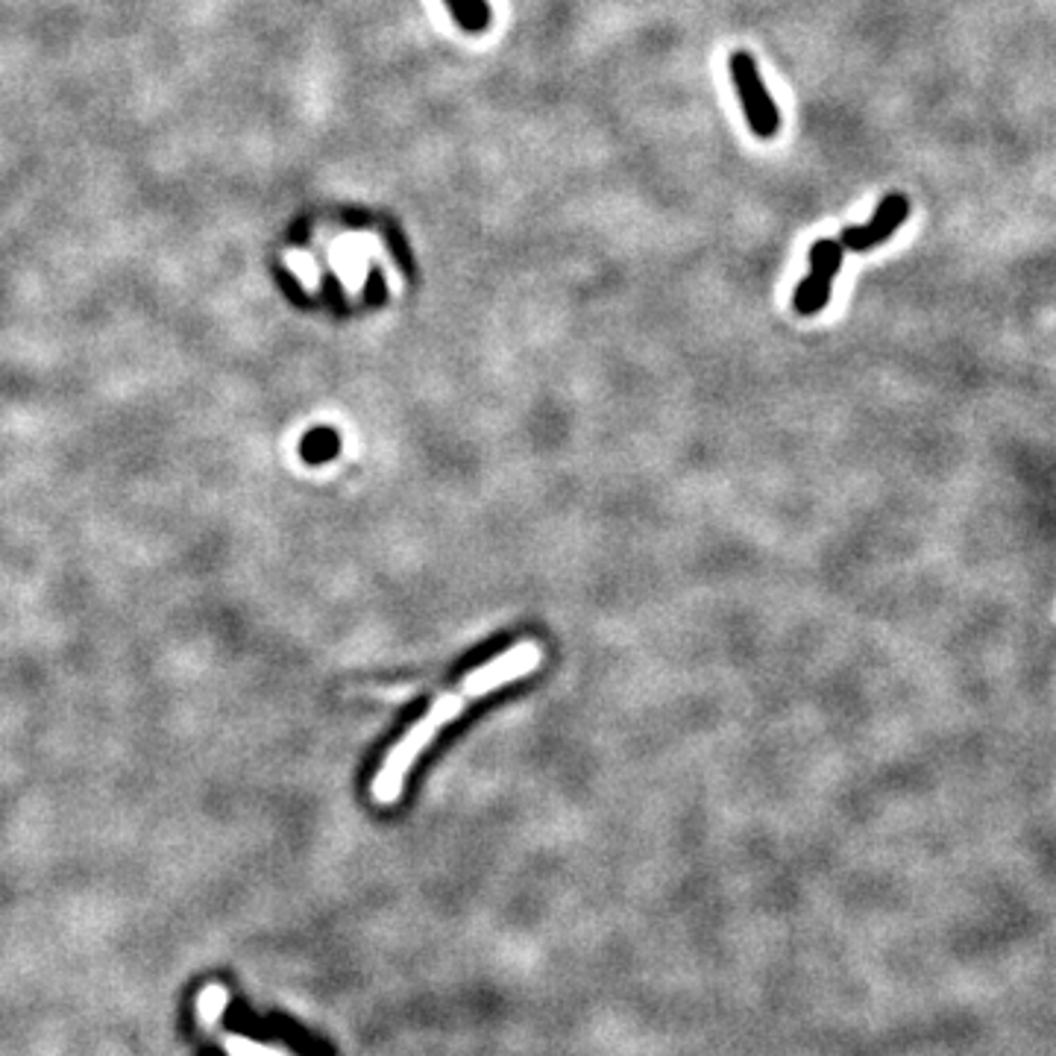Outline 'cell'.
Instances as JSON below:
<instances>
[{
  "label": "cell",
  "instance_id": "6",
  "mask_svg": "<svg viewBox=\"0 0 1056 1056\" xmlns=\"http://www.w3.org/2000/svg\"><path fill=\"white\" fill-rule=\"evenodd\" d=\"M305 446H318V450L305 452V455H309L312 461H323L326 455H332V452H335V434L318 432L314 438H309V441H305Z\"/></svg>",
  "mask_w": 1056,
  "mask_h": 1056
},
{
  "label": "cell",
  "instance_id": "5",
  "mask_svg": "<svg viewBox=\"0 0 1056 1056\" xmlns=\"http://www.w3.org/2000/svg\"><path fill=\"white\" fill-rule=\"evenodd\" d=\"M446 9H450V16L455 18V24L464 30V33H487V27L493 21L491 3L487 0H443Z\"/></svg>",
  "mask_w": 1056,
  "mask_h": 1056
},
{
  "label": "cell",
  "instance_id": "2",
  "mask_svg": "<svg viewBox=\"0 0 1056 1056\" xmlns=\"http://www.w3.org/2000/svg\"><path fill=\"white\" fill-rule=\"evenodd\" d=\"M728 71L734 77V86H737L748 130L761 141L775 139L781 130V112L775 107V100L770 98L766 86H763L761 71H757V62H754L752 53L748 50H734L728 59Z\"/></svg>",
  "mask_w": 1056,
  "mask_h": 1056
},
{
  "label": "cell",
  "instance_id": "3",
  "mask_svg": "<svg viewBox=\"0 0 1056 1056\" xmlns=\"http://www.w3.org/2000/svg\"><path fill=\"white\" fill-rule=\"evenodd\" d=\"M845 247L839 241L822 238L811 247V276L804 279L798 291H795L793 303L798 314H816L822 312L831 300V288H834V276L839 273L843 264Z\"/></svg>",
  "mask_w": 1056,
  "mask_h": 1056
},
{
  "label": "cell",
  "instance_id": "1",
  "mask_svg": "<svg viewBox=\"0 0 1056 1056\" xmlns=\"http://www.w3.org/2000/svg\"><path fill=\"white\" fill-rule=\"evenodd\" d=\"M541 664H543V648L537 646L534 640H523V643H514V646L505 648L502 655H496L493 661L482 664L479 670L467 672V675L459 681V687L455 690H450V693H443V696L434 698V704L429 707L426 716L414 722V725L409 728V734L400 737V743H393V748L388 752V757L376 770V778H373V784H370L373 802L382 804V807L400 802L411 766H414V761H418L420 754L426 752L429 745H432V740L438 737V731L446 728L452 720H459L461 713L470 707V702L487 696V693H493V690L505 687V684H511V681L523 678V675L534 672Z\"/></svg>",
  "mask_w": 1056,
  "mask_h": 1056
},
{
  "label": "cell",
  "instance_id": "4",
  "mask_svg": "<svg viewBox=\"0 0 1056 1056\" xmlns=\"http://www.w3.org/2000/svg\"><path fill=\"white\" fill-rule=\"evenodd\" d=\"M907 218H909L907 197L889 194L881 200L875 218H872L866 227H848V230L839 232V244H843L845 250H852V253H868V250H875V247H881L884 241H889V238L904 227Z\"/></svg>",
  "mask_w": 1056,
  "mask_h": 1056
}]
</instances>
